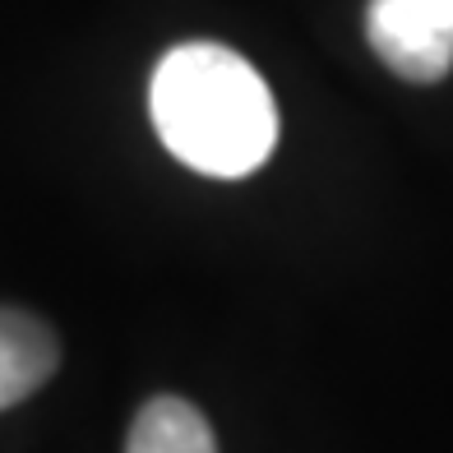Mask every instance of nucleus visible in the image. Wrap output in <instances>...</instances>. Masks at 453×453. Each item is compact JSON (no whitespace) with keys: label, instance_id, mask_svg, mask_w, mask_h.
<instances>
[{"label":"nucleus","instance_id":"f257e3e1","mask_svg":"<svg viewBox=\"0 0 453 453\" xmlns=\"http://www.w3.org/2000/svg\"><path fill=\"white\" fill-rule=\"evenodd\" d=\"M149 111L167 153L218 180L259 172L278 143L269 84L245 56L218 42H185L162 56L149 84Z\"/></svg>","mask_w":453,"mask_h":453},{"label":"nucleus","instance_id":"7ed1b4c3","mask_svg":"<svg viewBox=\"0 0 453 453\" xmlns=\"http://www.w3.org/2000/svg\"><path fill=\"white\" fill-rule=\"evenodd\" d=\"M60 365L56 334L28 311L0 305V411L33 398Z\"/></svg>","mask_w":453,"mask_h":453},{"label":"nucleus","instance_id":"20e7f679","mask_svg":"<svg viewBox=\"0 0 453 453\" xmlns=\"http://www.w3.org/2000/svg\"><path fill=\"white\" fill-rule=\"evenodd\" d=\"M126 453H218V440H213V426L203 421L199 407L162 394V398H149L139 407Z\"/></svg>","mask_w":453,"mask_h":453},{"label":"nucleus","instance_id":"f03ea898","mask_svg":"<svg viewBox=\"0 0 453 453\" xmlns=\"http://www.w3.org/2000/svg\"><path fill=\"white\" fill-rule=\"evenodd\" d=\"M365 37L407 84H440L453 70V0H370Z\"/></svg>","mask_w":453,"mask_h":453}]
</instances>
